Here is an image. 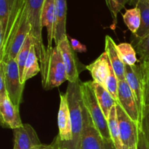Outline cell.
<instances>
[{
	"label": "cell",
	"instance_id": "1",
	"mask_svg": "<svg viewBox=\"0 0 149 149\" xmlns=\"http://www.w3.org/2000/svg\"><path fill=\"white\" fill-rule=\"evenodd\" d=\"M39 63L42 87L45 90L58 87L67 81L65 65L58 46L47 47L46 54Z\"/></svg>",
	"mask_w": 149,
	"mask_h": 149
},
{
	"label": "cell",
	"instance_id": "2",
	"mask_svg": "<svg viewBox=\"0 0 149 149\" xmlns=\"http://www.w3.org/2000/svg\"><path fill=\"white\" fill-rule=\"evenodd\" d=\"M80 83L81 81L68 82L65 93L71 113L73 139L64 149H80L83 127V102Z\"/></svg>",
	"mask_w": 149,
	"mask_h": 149
},
{
	"label": "cell",
	"instance_id": "3",
	"mask_svg": "<svg viewBox=\"0 0 149 149\" xmlns=\"http://www.w3.org/2000/svg\"><path fill=\"white\" fill-rule=\"evenodd\" d=\"M83 104L88 111L95 126L103 137V140H111L108 125V119L105 116L92 86V81L80 83Z\"/></svg>",
	"mask_w": 149,
	"mask_h": 149
},
{
	"label": "cell",
	"instance_id": "4",
	"mask_svg": "<svg viewBox=\"0 0 149 149\" xmlns=\"http://www.w3.org/2000/svg\"><path fill=\"white\" fill-rule=\"evenodd\" d=\"M45 0H26L28 18L31 26V33L35 49L39 61H42L47 52L42 39V15Z\"/></svg>",
	"mask_w": 149,
	"mask_h": 149
},
{
	"label": "cell",
	"instance_id": "5",
	"mask_svg": "<svg viewBox=\"0 0 149 149\" xmlns=\"http://www.w3.org/2000/svg\"><path fill=\"white\" fill-rule=\"evenodd\" d=\"M4 70L5 87L7 95L13 104L17 107L23 102V93L25 84L20 81L18 65L15 59L2 62Z\"/></svg>",
	"mask_w": 149,
	"mask_h": 149
},
{
	"label": "cell",
	"instance_id": "6",
	"mask_svg": "<svg viewBox=\"0 0 149 149\" xmlns=\"http://www.w3.org/2000/svg\"><path fill=\"white\" fill-rule=\"evenodd\" d=\"M60 107L58 113L59 133L52 143L55 148L64 149L72 141V124L66 94L60 95Z\"/></svg>",
	"mask_w": 149,
	"mask_h": 149
},
{
	"label": "cell",
	"instance_id": "7",
	"mask_svg": "<svg viewBox=\"0 0 149 149\" xmlns=\"http://www.w3.org/2000/svg\"><path fill=\"white\" fill-rule=\"evenodd\" d=\"M116 108L119 133L122 144L130 149H137L139 127L127 114L120 105L116 103Z\"/></svg>",
	"mask_w": 149,
	"mask_h": 149
},
{
	"label": "cell",
	"instance_id": "8",
	"mask_svg": "<svg viewBox=\"0 0 149 149\" xmlns=\"http://www.w3.org/2000/svg\"><path fill=\"white\" fill-rule=\"evenodd\" d=\"M58 47L61 50L63 61L66 71L67 81L68 82H77L80 81L79 76L86 66L79 63L77 59L75 51L70 45L68 36L58 44Z\"/></svg>",
	"mask_w": 149,
	"mask_h": 149
},
{
	"label": "cell",
	"instance_id": "9",
	"mask_svg": "<svg viewBox=\"0 0 149 149\" xmlns=\"http://www.w3.org/2000/svg\"><path fill=\"white\" fill-rule=\"evenodd\" d=\"M80 149H104V140L95 126L84 104Z\"/></svg>",
	"mask_w": 149,
	"mask_h": 149
},
{
	"label": "cell",
	"instance_id": "10",
	"mask_svg": "<svg viewBox=\"0 0 149 149\" xmlns=\"http://www.w3.org/2000/svg\"><path fill=\"white\" fill-rule=\"evenodd\" d=\"M125 80L130 86V88L135 97L139 111L141 120L142 121L145 104H144L142 74H141L140 63L132 66L125 64Z\"/></svg>",
	"mask_w": 149,
	"mask_h": 149
},
{
	"label": "cell",
	"instance_id": "11",
	"mask_svg": "<svg viewBox=\"0 0 149 149\" xmlns=\"http://www.w3.org/2000/svg\"><path fill=\"white\" fill-rule=\"evenodd\" d=\"M116 103L120 105L127 114L136 123L139 129H141V120L138 106L126 80L119 81L118 100Z\"/></svg>",
	"mask_w": 149,
	"mask_h": 149
},
{
	"label": "cell",
	"instance_id": "12",
	"mask_svg": "<svg viewBox=\"0 0 149 149\" xmlns=\"http://www.w3.org/2000/svg\"><path fill=\"white\" fill-rule=\"evenodd\" d=\"M13 149H39L45 144L42 143L36 130L29 124L13 130Z\"/></svg>",
	"mask_w": 149,
	"mask_h": 149
},
{
	"label": "cell",
	"instance_id": "13",
	"mask_svg": "<svg viewBox=\"0 0 149 149\" xmlns=\"http://www.w3.org/2000/svg\"><path fill=\"white\" fill-rule=\"evenodd\" d=\"M0 121L1 126L15 130L20 127L23 123L19 113V107L15 106L8 96L0 100Z\"/></svg>",
	"mask_w": 149,
	"mask_h": 149
},
{
	"label": "cell",
	"instance_id": "14",
	"mask_svg": "<svg viewBox=\"0 0 149 149\" xmlns=\"http://www.w3.org/2000/svg\"><path fill=\"white\" fill-rule=\"evenodd\" d=\"M66 17V0H56V8L53 26V40L55 43V46H58V44L67 36Z\"/></svg>",
	"mask_w": 149,
	"mask_h": 149
},
{
	"label": "cell",
	"instance_id": "15",
	"mask_svg": "<svg viewBox=\"0 0 149 149\" xmlns=\"http://www.w3.org/2000/svg\"><path fill=\"white\" fill-rule=\"evenodd\" d=\"M110 61L106 52H103L91 64L86 65V69L90 72L93 81L105 87L110 74Z\"/></svg>",
	"mask_w": 149,
	"mask_h": 149
},
{
	"label": "cell",
	"instance_id": "16",
	"mask_svg": "<svg viewBox=\"0 0 149 149\" xmlns=\"http://www.w3.org/2000/svg\"><path fill=\"white\" fill-rule=\"evenodd\" d=\"M105 52L118 79L119 81L125 80V64L119 55L114 41L108 35L105 38Z\"/></svg>",
	"mask_w": 149,
	"mask_h": 149
},
{
	"label": "cell",
	"instance_id": "17",
	"mask_svg": "<svg viewBox=\"0 0 149 149\" xmlns=\"http://www.w3.org/2000/svg\"><path fill=\"white\" fill-rule=\"evenodd\" d=\"M55 8H56V0H45L43 10H42V27H46L47 31L48 48L52 47Z\"/></svg>",
	"mask_w": 149,
	"mask_h": 149
},
{
	"label": "cell",
	"instance_id": "18",
	"mask_svg": "<svg viewBox=\"0 0 149 149\" xmlns=\"http://www.w3.org/2000/svg\"><path fill=\"white\" fill-rule=\"evenodd\" d=\"M92 86L94 90L97 102H98L105 116L108 119L111 110L113 106H116V101L113 99L111 95L109 93V92L104 86L94 81H92Z\"/></svg>",
	"mask_w": 149,
	"mask_h": 149
},
{
	"label": "cell",
	"instance_id": "19",
	"mask_svg": "<svg viewBox=\"0 0 149 149\" xmlns=\"http://www.w3.org/2000/svg\"><path fill=\"white\" fill-rule=\"evenodd\" d=\"M39 60L36 54L34 45L31 47L30 52L28 57L27 61L25 65L24 72H23V82L25 83L27 80L35 77L39 72H40V65L39 63Z\"/></svg>",
	"mask_w": 149,
	"mask_h": 149
},
{
	"label": "cell",
	"instance_id": "20",
	"mask_svg": "<svg viewBox=\"0 0 149 149\" xmlns=\"http://www.w3.org/2000/svg\"><path fill=\"white\" fill-rule=\"evenodd\" d=\"M136 6L141 12V24L139 30L134 34L135 39H141L149 33V2L148 0H137Z\"/></svg>",
	"mask_w": 149,
	"mask_h": 149
},
{
	"label": "cell",
	"instance_id": "21",
	"mask_svg": "<svg viewBox=\"0 0 149 149\" xmlns=\"http://www.w3.org/2000/svg\"><path fill=\"white\" fill-rule=\"evenodd\" d=\"M34 44L33 42V38L32 36L31 33H29L28 36L26 37V40H25L24 43H23V46L20 48V51H19L18 54H17V57H16L15 60L17 61V65H18L19 72H20V81L23 84L25 83L23 82V72H24L25 65H26V63L27 61L28 57H29V52H30L31 47L32 45Z\"/></svg>",
	"mask_w": 149,
	"mask_h": 149
},
{
	"label": "cell",
	"instance_id": "22",
	"mask_svg": "<svg viewBox=\"0 0 149 149\" xmlns=\"http://www.w3.org/2000/svg\"><path fill=\"white\" fill-rule=\"evenodd\" d=\"M108 125H109V132H110L112 141L114 143L116 149H121L123 146V144H122L120 138L116 106H113L111 110L110 114L108 118Z\"/></svg>",
	"mask_w": 149,
	"mask_h": 149
},
{
	"label": "cell",
	"instance_id": "23",
	"mask_svg": "<svg viewBox=\"0 0 149 149\" xmlns=\"http://www.w3.org/2000/svg\"><path fill=\"white\" fill-rule=\"evenodd\" d=\"M123 20L125 25L133 34L138 32L141 24V12L139 7L127 10L123 15Z\"/></svg>",
	"mask_w": 149,
	"mask_h": 149
},
{
	"label": "cell",
	"instance_id": "24",
	"mask_svg": "<svg viewBox=\"0 0 149 149\" xmlns=\"http://www.w3.org/2000/svg\"><path fill=\"white\" fill-rule=\"evenodd\" d=\"M116 49L121 58L128 65H135L138 62L137 52L135 47L130 43H121L116 45Z\"/></svg>",
	"mask_w": 149,
	"mask_h": 149
},
{
	"label": "cell",
	"instance_id": "25",
	"mask_svg": "<svg viewBox=\"0 0 149 149\" xmlns=\"http://www.w3.org/2000/svg\"><path fill=\"white\" fill-rule=\"evenodd\" d=\"M142 74L145 106H149V61L139 62Z\"/></svg>",
	"mask_w": 149,
	"mask_h": 149
},
{
	"label": "cell",
	"instance_id": "26",
	"mask_svg": "<svg viewBox=\"0 0 149 149\" xmlns=\"http://www.w3.org/2000/svg\"><path fill=\"white\" fill-rule=\"evenodd\" d=\"M137 40L134 47L140 58L139 62L149 61V33L142 39Z\"/></svg>",
	"mask_w": 149,
	"mask_h": 149
},
{
	"label": "cell",
	"instance_id": "27",
	"mask_svg": "<svg viewBox=\"0 0 149 149\" xmlns=\"http://www.w3.org/2000/svg\"><path fill=\"white\" fill-rule=\"evenodd\" d=\"M119 80L116 77V74L111 65L110 68V74L106 81V88L109 92L112 97H113L116 101L118 100V90H119Z\"/></svg>",
	"mask_w": 149,
	"mask_h": 149
},
{
	"label": "cell",
	"instance_id": "28",
	"mask_svg": "<svg viewBox=\"0 0 149 149\" xmlns=\"http://www.w3.org/2000/svg\"><path fill=\"white\" fill-rule=\"evenodd\" d=\"M113 19V24L116 25L118 14L129 1L132 0H105Z\"/></svg>",
	"mask_w": 149,
	"mask_h": 149
},
{
	"label": "cell",
	"instance_id": "29",
	"mask_svg": "<svg viewBox=\"0 0 149 149\" xmlns=\"http://www.w3.org/2000/svg\"><path fill=\"white\" fill-rule=\"evenodd\" d=\"M141 130L143 132L149 145V106H145L143 109Z\"/></svg>",
	"mask_w": 149,
	"mask_h": 149
},
{
	"label": "cell",
	"instance_id": "30",
	"mask_svg": "<svg viewBox=\"0 0 149 149\" xmlns=\"http://www.w3.org/2000/svg\"><path fill=\"white\" fill-rule=\"evenodd\" d=\"M7 96L5 87L4 70L3 63L0 62V100H3Z\"/></svg>",
	"mask_w": 149,
	"mask_h": 149
},
{
	"label": "cell",
	"instance_id": "31",
	"mask_svg": "<svg viewBox=\"0 0 149 149\" xmlns=\"http://www.w3.org/2000/svg\"><path fill=\"white\" fill-rule=\"evenodd\" d=\"M69 39L70 45H71V47L74 49V51L77 52H85L87 51V47L84 45L81 44L79 41H78L77 39H74V38L68 37Z\"/></svg>",
	"mask_w": 149,
	"mask_h": 149
},
{
	"label": "cell",
	"instance_id": "32",
	"mask_svg": "<svg viewBox=\"0 0 149 149\" xmlns=\"http://www.w3.org/2000/svg\"><path fill=\"white\" fill-rule=\"evenodd\" d=\"M137 149H149V145L146 141L143 132L139 129L138 131V144H137Z\"/></svg>",
	"mask_w": 149,
	"mask_h": 149
},
{
	"label": "cell",
	"instance_id": "33",
	"mask_svg": "<svg viewBox=\"0 0 149 149\" xmlns=\"http://www.w3.org/2000/svg\"><path fill=\"white\" fill-rule=\"evenodd\" d=\"M104 149H116L112 140H104Z\"/></svg>",
	"mask_w": 149,
	"mask_h": 149
},
{
	"label": "cell",
	"instance_id": "34",
	"mask_svg": "<svg viewBox=\"0 0 149 149\" xmlns=\"http://www.w3.org/2000/svg\"><path fill=\"white\" fill-rule=\"evenodd\" d=\"M39 149H57L55 148V146L53 144H50V145H44L42 148H40Z\"/></svg>",
	"mask_w": 149,
	"mask_h": 149
},
{
	"label": "cell",
	"instance_id": "35",
	"mask_svg": "<svg viewBox=\"0 0 149 149\" xmlns=\"http://www.w3.org/2000/svg\"><path fill=\"white\" fill-rule=\"evenodd\" d=\"M121 149H130V148H127V147H126V146H122V148H121Z\"/></svg>",
	"mask_w": 149,
	"mask_h": 149
},
{
	"label": "cell",
	"instance_id": "36",
	"mask_svg": "<svg viewBox=\"0 0 149 149\" xmlns=\"http://www.w3.org/2000/svg\"><path fill=\"white\" fill-rule=\"evenodd\" d=\"M58 149H62V148H58Z\"/></svg>",
	"mask_w": 149,
	"mask_h": 149
},
{
	"label": "cell",
	"instance_id": "37",
	"mask_svg": "<svg viewBox=\"0 0 149 149\" xmlns=\"http://www.w3.org/2000/svg\"><path fill=\"white\" fill-rule=\"evenodd\" d=\"M148 2H149V0H148Z\"/></svg>",
	"mask_w": 149,
	"mask_h": 149
},
{
	"label": "cell",
	"instance_id": "38",
	"mask_svg": "<svg viewBox=\"0 0 149 149\" xmlns=\"http://www.w3.org/2000/svg\"><path fill=\"white\" fill-rule=\"evenodd\" d=\"M132 1H133V0H132ZM136 1H137V0H136Z\"/></svg>",
	"mask_w": 149,
	"mask_h": 149
}]
</instances>
